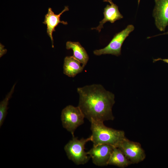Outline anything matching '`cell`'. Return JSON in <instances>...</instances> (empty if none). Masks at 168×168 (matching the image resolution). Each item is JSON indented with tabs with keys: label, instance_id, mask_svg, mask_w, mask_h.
<instances>
[{
	"label": "cell",
	"instance_id": "cell-13",
	"mask_svg": "<svg viewBox=\"0 0 168 168\" xmlns=\"http://www.w3.org/2000/svg\"><path fill=\"white\" fill-rule=\"evenodd\" d=\"M132 164L123 152L118 148L114 147L108 162V165H112L124 168Z\"/></svg>",
	"mask_w": 168,
	"mask_h": 168
},
{
	"label": "cell",
	"instance_id": "cell-6",
	"mask_svg": "<svg viewBox=\"0 0 168 168\" xmlns=\"http://www.w3.org/2000/svg\"><path fill=\"white\" fill-rule=\"evenodd\" d=\"M116 147L123 152L132 164H138L143 161L146 158L145 152L141 144L130 141L126 137Z\"/></svg>",
	"mask_w": 168,
	"mask_h": 168
},
{
	"label": "cell",
	"instance_id": "cell-14",
	"mask_svg": "<svg viewBox=\"0 0 168 168\" xmlns=\"http://www.w3.org/2000/svg\"><path fill=\"white\" fill-rule=\"evenodd\" d=\"M16 84L12 87L10 91L0 103V127L2 126L7 114L9 100L14 92Z\"/></svg>",
	"mask_w": 168,
	"mask_h": 168
},
{
	"label": "cell",
	"instance_id": "cell-3",
	"mask_svg": "<svg viewBox=\"0 0 168 168\" xmlns=\"http://www.w3.org/2000/svg\"><path fill=\"white\" fill-rule=\"evenodd\" d=\"M91 136L86 138L78 139L77 138L72 137L64 146V149L69 159L77 165H83L87 163L90 157L87 156V152L85 151V146L89 141H91Z\"/></svg>",
	"mask_w": 168,
	"mask_h": 168
},
{
	"label": "cell",
	"instance_id": "cell-15",
	"mask_svg": "<svg viewBox=\"0 0 168 168\" xmlns=\"http://www.w3.org/2000/svg\"><path fill=\"white\" fill-rule=\"evenodd\" d=\"M159 60H162L164 62L168 63V58L162 59L161 58H159L157 59H153V62H155Z\"/></svg>",
	"mask_w": 168,
	"mask_h": 168
},
{
	"label": "cell",
	"instance_id": "cell-7",
	"mask_svg": "<svg viewBox=\"0 0 168 168\" xmlns=\"http://www.w3.org/2000/svg\"><path fill=\"white\" fill-rule=\"evenodd\" d=\"M115 147L107 144H102L93 146L92 148L87 152L92 159L95 165L99 166L108 165V162L113 150Z\"/></svg>",
	"mask_w": 168,
	"mask_h": 168
},
{
	"label": "cell",
	"instance_id": "cell-16",
	"mask_svg": "<svg viewBox=\"0 0 168 168\" xmlns=\"http://www.w3.org/2000/svg\"><path fill=\"white\" fill-rule=\"evenodd\" d=\"M165 34H168V31L165 33H163L162 34H160L159 35H165Z\"/></svg>",
	"mask_w": 168,
	"mask_h": 168
},
{
	"label": "cell",
	"instance_id": "cell-1",
	"mask_svg": "<svg viewBox=\"0 0 168 168\" xmlns=\"http://www.w3.org/2000/svg\"><path fill=\"white\" fill-rule=\"evenodd\" d=\"M77 91L79 95L78 106L90 122H104L114 119L112 112L115 103L114 94L97 84L78 87Z\"/></svg>",
	"mask_w": 168,
	"mask_h": 168
},
{
	"label": "cell",
	"instance_id": "cell-9",
	"mask_svg": "<svg viewBox=\"0 0 168 168\" xmlns=\"http://www.w3.org/2000/svg\"><path fill=\"white\" fill-rule=\"evenodd\" d=\"M69 10L68 6H65L64 9L59 14H55L51 8H49L48 12L45 16V18L43 23L46 25L47 26V33L50 38L52 47H54V40L52 36L53 32L55 31V28L59 23L65 25H67V21H61L60 20L61 15L64 12Z\"/></svg>",
	"mask_w": 168,
	"mask_h": 168
},
{
	"label": "cell",
	"instance_id": "cell-10",
	"mask_svg": "<svg viewBox=\"0 0 168 168\" xmlns=\"http://www.w3.org/2000/svg\"><path fill=\"white\" fill-rule=\"evenodd\" d=\"M104 2H109L110 5H107L104 9L103 14L104 18L100 22L99 25L96 27L92 28L91 29H95L99 32L103 27L104 24L109 21L114 23L117 20L123 18V16L119 12L118 6L114 3L112 0H105Z\"/></svg>",
	"mask_w": 168,
	"mask_h": 168
},
{
	"label": "cell",
	"instance_id": "cell-11",
	"mask_svg": "<svg viewBox=\"0 0 168 168\" xmlns=\"http://www.w3.org/2000/svg\"><path fill=\"white\" fill-rule=\"evenodd\" d=\"M81 63L73 56L66 57L64 60L63 72L69 77H74L82 72L84 67Z\"/></svg>",
	"mask_w": 168,
	"mask_h": 168
},
{
	"label": "cell",
	"instance_id": "cell-17",
	"mask_svg": "<svg viewBox=\"0 0 168 168\" xmlns=\"http://www.w3.org/2000/svg\"><path fill=\"white\" fill-rule=\"evenodd\" d=\"M140 1V0H138V4H139Z\"/></svg>",
	"mask_w": 168,
	"mask_h": 168
},
{
	"label": "cell",
	"instance_id": "cell-12",
	"mask_svg": "<svg viewBox=\"0 0 168 168\" xmlns=\"http://www.w3.org/2000/svg\"><path fill=\"white\" fill-rule=\"evenodd\" d=\"M66 48L67 49H72V56L78 60L84 68L89 60V57L86 50L80 43L68 41L66 43Z\"/></svg>",
	"mask_w": 168,
	"mask_h": 168
},
{
	"label": "cell",
	"instance_id": "cell-8",
	"mask_svg": "<svg viewBox=\"0 0 168 168\" xmlns=\"http://www.w3.org/2000/svg\"><path fill=\"white\" fill-rule=\"evenodd\" d=\"M153 16L157 28L164 31L168 25V0H155Z\"/></svg>",
	"mask_w": 168,
	"mask_h": 168
},
{
	"label": "cell",
	"instance_id": "cell-2",
	"mask_svg": "<svg viewBox=\"0 0 168 168\" xmlns=\"http://www.w3.org/2000/svg\"><path fill=\"white\" fill-rule=\"evenodd\" d=\"M90 122L92 133L91 141L93 143V146L107 144L116 147L126 138L124 131L108 127L104 125L103 122L94 120Z\"/></svg>",
	"mask_w": 168,
	"mask_h": 168
},
{
	"label": "cell",
	"instance_id": "cell-5",
	"mask_svg": "<svg viewBox=\"0 0 168 168\" xmlns=\"http://www.w3.org/2000/svg\"><path fill=\"white\" fill-rule=\"evenodd\" d=\"M134 29V26L129 25L124 30L116 33L108 44L104 48L95 50L93 53L96 55L110 54L119 56L121 54L123 44L130 33Z\"/></svg>",
	"mask_w": 168,
	"mask_h": 168
},
{
	"label": "cell",
	"instance_id": "cell-4",
	"mask_svg": "<svg viewBox=\"0 0 168 168\" xmlns=\"http://www.w3.org/2000/svg\"><path fill=\"white\" fill-rule=\"evenodd\" d=\"M85 116L79 106L68 105L62 110L61 118L63 127L71 133L72 137L77 128L84 123Z\"/></svg>",
	"mask_w": 168,
	"mask_h": 168
}]
</instances>
